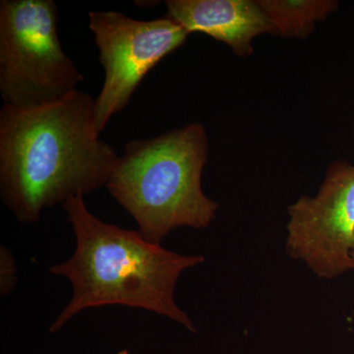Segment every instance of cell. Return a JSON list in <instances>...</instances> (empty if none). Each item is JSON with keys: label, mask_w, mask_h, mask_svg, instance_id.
Returning <instances> with one entry per match:
<instances>
[{"label": "cell", "mask_w": 354, "mask_h": 354, "mask_svg": "<svg viewBox=\"0 0 354 354\" xmlns=\"http://www.w3.org/2000/svg\"><path fill=\"white\" fill-rule=\"evenodd\" d=\"M208 153L201 123L134 140L118 158L106 187L133 216L140 234L160 244L176 228L203 230L215 220L220 205L202 187Z\"/></svg>", "instance_id": "obj_3"}, {"label": "cell", "mask_w": 354, "mask_h": 354, "mask_svg": "<svg viewBox=\"0 0 354 354\" xmlns=\"http://www.w3.org/2000/svg\"><path fill=\"white\" fill-rule=\"evenodd\" d=\"M353 271H354V251L353 253Z\"/></svg>", "instance_id": "obj_11"}, {"label": "cell", "mask_w": 354, "mask_h": 354, "mask_svg": "<svg viewBox=\"0 0 354 354\" xmlns=\"http://www.w3.org/2000/svg\"><path fill=\"white\" fill-rule=\"evenodd\" d=\"M76 248L66 262L51 266L53 274L68 279L72 297L50 332H57L84 310L121 305L155 312L190 332L194 323L174 300L177 281L204 256L181 255L147 241L140 232L104 223L88 211L84 195L64 204Z\"/></svg>", "instance_id": "obj_2"}, {"label": "cell", "mask_w": 354, "mask_h": 354, "mask_svg": "<svg viewBox=\"0 0 354 354\" xmlns=\"http://www.w3.org/2000/svg\"><path fill=\"white\" fill-rule=\"evenodd\" d=\"M99 59L104 70L101 93L95 99V129L127 108L140 83L156 65L183 46L188 34L169 16L136 20L115 11L88 14Z\"/></svg>", "instance_id": "obj_5"}, {"label": "cell", "mask_w": 354, "mask_h": 354, "mask_svg": "<svg viewBox=\"0 0 354 354\" xmlns=\"http://www.w3.org/2000/svg\"><path fill=\"white\" fill-rule=\"evenodd\" d=\"M286 249L318 278L334 279L353 270L354 164L330 162L315 196L288 208Z\"/></svg>", "instance_id": "obj_6"}, {"label": "cell", "mask_w": 354, "mask_h": 354, "mask_svg": "<svg viewBox=\"0 0 354 354\" xmlns=\"http://www.w3.org/2000/svg\"><path fill=\"white\" fill-rule=\"evenodd\" d=\"M53 0L0 2V94L6 106L62 101L84 77L64 53Z\"/></svg>", "instance_id": "obj_4"}, {"label": "cell", "mask_w": 354, "mask_h": 354, "mask_svg": "<svg viewBox=\"0 0 354 354\" xmlns=\"http://www.w3.org/2000/svg\"><path fill=\"white\" fill-rule=\"evenodd\" d=\"M95 99L77 90L32 108L0 111V193L22 223L109 183L120 156L95 129Z\"/></svg>", "instance_id": "obj_1"}, {"label": "cell", "mask_w": 354, "mask_h": 354, "mask_svg": "<svg viewBox=\"0 0 354 354\" xmlns=\"http://www.w3.org/2000/svg\"><path fill=\"white\" fill-rule=\"evenodd\" d=\"M277 35L304 39L339 8L335 0H257Z\"/></svg>", "instance_id": "obj_8"}, {"label": "cell", "mask_w": 354, "mask_h": 354, "mask_svg": "<svg viewBox=\"0 0 354 354\" xmlns=\"http://www.w3.org/2000/svg\"><path fill=\"white\" fill-rule=\"evenodd\" d=\"M167 16L191 32L227 44L239 57L253 53V39L277 35L257 0H167Z\"/></svg>", "instance_id": "obj_7"}, {"label": "cell", "mask_w": 354, "mask_h": 354, "mask_svg": "<svg viewBox=\"0 0 354 354\" xmlns=\"http://www.w3.org/2000/svg\"><path fill=\"white\" fill-rule=\"evenodd\" d=\"M353 143H354V124H353Z\"/></svg>", "instance_id": "obj_12"}, {"label": "cell", "mask_w": 354, "mask_h": 354, "mask_svg": "<svg viewBox=\"0 0 354 354\" xmlns=\"http://www.w3.org/2000/svg\"><path fill=\"white\" fill-rule=\"evenodd\" d=\"M16 263L12 252L6 247L0 249V293L6 297L13 290L17 281Z\"/></svg>", "instance_id": "obj_9"}, {"label": "cell", "mask_w": 354, "mask_h": 354, "mask_svg": "<svg viewBox=\"0 0 354 354\" xmlns=\"http://www.w3.org/2000/svg\"><path fill=\"white\" fill-rule=\"evenodd\" d=\"M118 354H129V353H128L127 351H120V353Z\"/></svg>", "instance_id": "obj_10"}]
</instances>
